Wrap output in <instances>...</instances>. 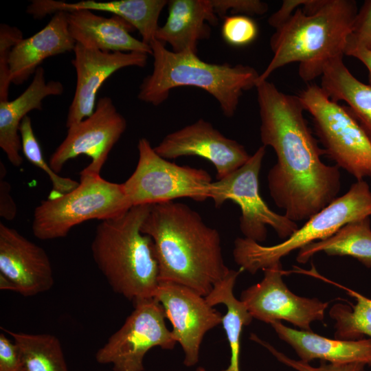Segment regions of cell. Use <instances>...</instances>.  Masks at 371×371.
<instances>
[{"instance_id": "21", "label": "cell", "mask_w": 371, "mask_h": 371, "mask_svg": "<svg viewBox=\"0 0 371 371\" xmlns=\"http://www.w3.org/2000/svg\"><path fill=\"white\" fill-rule=\"evenodd\" d=\"M167 5L166 21L155 39L168 43L175 53L196 54L199 41L210 36L209 24L218 23L211 0H170Z\"/></svg>"}, {"instance_id": "12", "label": "cell", "mask_w": 371, "mask_h": 371, "mask_svg": "<svg viewBox=\"0 0 371 371\" xmlns=\"http://www.w3.org/2000/svg\"><path fill=\"white\" fill-rule=\"evenodd\" d=\"M126 128V119L112 99L100 98L90 116L67 128L65 138L51 155L49 164L58 174L67 161L85 155L91 161L80 174L99 175Z\"/></svg>"}, {"instance_id": "15", "label": "cell", "mask_w": 371, "mask_h": 371, "mask_svg": "<svg viewBox=\"0 0 371 371\" xmlns=\"http://www.w3.org/2000/svg\"><path fill=\"white\" fill-rule=\"evenodd\" d=\"M154 149L166 159L183 156L207 159L216 168L217 180L238 169L250 157L244 146L226 137L203 119L167 135Z\"/></svg>"}, {"instance_id": "30", "label": "cell", "mask_w": 371, "mask_h": 371, "mask_svg": "<svg viewBox=\"0 0 371 371\" xmlns=\"http://www.w3.org/2000/svg\"><path fill=\"white\" fill-rule=\"evenodd\" d=\"M221 27L224 41L230 45L243 47L252 43L258 34V27L251 17L234 14L225 17Z\"/></svg>"}, {"instance_id": "16", "label": "cell", "mask_w": 371, "mask_h": 371, "mask_svg": "<svg viewBox=\"0 0 371 371\" xmlns=\"http://www.w3.org/2000/svg\"><path fill=\"white\" fill-rule=\"evenodd\" d=\"M73 52L71 64L76 72V86L67 112V128L93 113L98 91L113 73L126 67H144L148 57L142 52H103L78 43Z\"/></svg>"}, {"instance_id": "34", "label": "cell", "mask_w": 371, "mask_h": 371, "mask_svg": "<svg viewBox=\"0 0 371 371\" xmlns=\"http://www.w3.org/2000/svg\"><path fill=\"white\" fill-rule=\"evenodd\" d=\"M348 43L371 50V0L358 10Z\"/></svg>"}, {"instance_id": "22", "label": "cell", "mask_w": 371, "mask_h": 371, "mask_svg": "<svg viewBox=\"0 0 371 371\" xmlns=\"http://www.w3.org/2000/svg\"><path fill=\"white\" fill-rule=\"evenodd\" d=\"M63 91L60 81L46 82L44 69L39 67L21 95L13 100L0 102V147L13 166L19 167L23 163L19 126L23 118L32 110H42L45 98L60 95Z\"/></svg>"}, {"instance_id": "4", "label": "cell", "mask_w": 371, "mask_h": 371, "mask_svg": "<svg viewBox=\"0 0 371 371\" xmlns=\"http://www.w3.org/2000/svg\"><path fill=\"white\" fill-rule=\"evenodd\" d=\"M150 205H134L101 221L91 245L93 260L111 289L133 302L154 297L159 283L153 241L141 231Z\"/></svg>"}, {"instance_id": "25", "label": "cell", "mask_w": 371, "mask_h": 371, "mask_svg": "<svg viewBox=\"0 0 371 371\" xmlns=\"http://www.w3.org/2000/svg\"><path fill=\"white\" fill-rule=\"evenodd\" d=\"M243 271L241 268L238 271L230 269L225 278L217 282L210 293L205 297L210 306L214 307L223 304L227 308L221 324L229 343L230 358L228 367L221 371H240L239 363L243 327L250 324L254 319L244 303L238 300L233 292L236 278ZM196 371L209 370L199 367Z\"/></svg>"}, {"instance_id": "31", "label": "cell", "mask_w": 371, "mask_h": 371, "mask_svg": "<svg viewBox=\"0 0 371 371\" xmlns=\"http://www.w3.org/2000/svg\"><path fill=\"white\" fill-rule=\"evenodd\" d=\"M22 38L23 34L16 27L0 25V102L9 100L10 55L13 47Z\"/></svg>"}, {"instance_id": "39", "label": "cell", "mask_w": 371, "mask_h": 371, "mask_svg": "<svg viewBox=\"0 0 371 371\" xmlns=\"http://www.w3.org/2000/svg\"><path fill=\"white\" fill-rule=\"evenodd\" d=\"M0 289L16 292L14 284L4 276L0 274Z\"/></svg>"}, {"instance_id": "33", "label": "cell", "mask_w": 371, "mask_h": 371, "mask_svg": "<svg viewBox=\"0 0 371 371\" xmlns=\"http://www.w3.org/2000/svg\"><path fill=\"white\" fill-rule=\"evenodd\" d=\"M214 12L224 19L227 12L232 14L251 16L265 14L269 6L260 0H211Z\"/></svg>"}, {"instance_id": "24", "label": "cell", "mask_w": 371, "mask_h": 371, "mask_svg": "<svg viewBox=\"0 0 371 371\" xmlns=\"http://www.w3.org/2000/svg\"><path fill=\"white\" fill-rule=\"evenodd\" d=\"M342 58H335L325 65L320 87L333 102L344 101L348 104V109L371 140V86L357 79Z\"/></svg>"}, {"instance_id": "19", "label": "cell", "mask_w": 371, "mask_h": 371, "mask_svg": "<svg viewBox=\"0 0 371 371\" xmlns=\"http://www.w3.org/2000/svg\"><path fill=\"white\" fill-rule=\"evenodd\" d=\"M76 45L68 30L67 12H56L43 29L23 38L12 49L9 58L11 83L23 84L44 60L74 51Z\"/></svg>"}, {"instance_id": "10", "label": "cell", "mask_w": 371, "mask_h": 371, "mask_svg": "<svg viewBox=\"0 0 371 371\" xmlns=\"http://www.w3.org/2000/svg\"><path fill=\"white\" fill-rule=\"evenodd\" d=\"M265 152L266 147L261 146L238 169L212 182L210 195L216 207L228 199L238 204L241 232L258 243L266 240L267 225L284 240L299 228L295 222L271 210L260 194L259 174Z\"/></svg>"}, {"instance_id": "9", "label": "cell", "mask_w": 371, "mask_h": 371, "mask_svg": "<svg viewBox=\"0 0 371 371\" xmlns=\"http://www.w3.org/2000/svg\"><path fill=\"white\" fill-rule=\"evenodd\" d=\"M139 159L135 171L123 183L132 206L153 205L190 198L210 199L212 178L203 169L179 166L159 156L146 138L137 144Z\"/></svg>"}, {"instance_id": "32", "label": "cell", "mask_w": 371, "mask_h": 371, "mask_svg": "<svg viewBox=\"0 0 371 371\" xmlns=\"http://www.w3.org/2000/svg\"><path fill=\"white\" fill-rule=\"evenodd\" d=\"M250 339L267 348L280 362L297 371H365L366 365L361 363L337 364L322 361L319 366L313 367L309 363L289 358L255 334L251 333Z\"/></svg>"}, {"instance_id": "7", "label": "cell", "mask_w": 371, "mask_h": 371, "mask_svg": "<svg viewBox=\"0 0 371 371\" xmlns=\"http://www.w3.org/2000/svg\"><path fill=\"white\" fill-rule=\"evenodd\" d=\"M131 207L123 183L108 181L100 175L80 174L75 189L48 197L36 207L32 232L43 240L63 238L77 225L93 219L115 218Z\"/></svg>"}, {"instance_id": "20", "label": "cell", "mask_w": 371, "mask_h": 371, "mask_svg": "<svg viewBox=\"0 0 371 371\" xmlns=\"http://www.w3.org/2000/svg\"><path fill=\"white\" fill-rule=\"evenodd\" d=\"M67 14L68 30L76 43L103 52L153 54L148 44L131 34L135 28L117 16L107 18L87 10Z\"/></svg>"}, {"instance_id": "5", "label": "cell", "mask_w": 371, "mask_h": 371, "mask_svg": "<svg viewBox=\"0 0 371 371\" xmlns=\"http://www.w3.org/2000/svg\"><path fill=\"white\" fill-rule=\"evenodd\" d=\"M149 45L153 70L142 80L137 94L144 102L158 106L168 99L172 89L195 87L213 96L223 113L231 117L243 92L256 87L260 74L251 66L207 63L196 54L170 51L155 38Z\"/></svg>"}, {"instance_id": "13", "label": "cell", "mask_w": 371, "mask_h": 371, "mask_svg": "<svg viewBox=\"0 0 371 371\" xmlns=\"http://www.w3.org/2000/svg\"><path fill=\"white\" fill-rule=\"evenodd\" d=\"M263 271L262 280L240 294V300L253 318L269 324L285 320L306 331H312L313 322L324 319L329 303L292 293L282 280L281 262Z\"/></svg>"}, {"instance_id": "37", "label": "cell", "mask_w": 371, "mask_h": 371, "mask_svg": "<svg viewBox=\"0 0 371 371\" xmlns=\"http://www.w3.org/2000/svg\"><path fill=\"white\" fill-rule=\"evenodd\" d=\"M306 0H286L280 8L269 19L268 23L275 29L286 21L300 6L304 4Z\"/></svg>"}, {"instance_id": "27", "label": "cell", "mask_w": 371, "mask_h": 371, "mask_svg": "<svg viewBox=\"0 0 371 371\" xmlns=\"http://www.w3.org/2000/svg\"><path fill=\"white\" fill-rule=\"evenodd\" d=\"M3 330L18 346L27 371H68L61 344L56 336Z\"/></svg>"}, {"instance_id": "28", "label": "cell", "mask_w": 371, "mask_h": 371, "mask_svg": "<svg viewBox=\"0 0 371 371\" xmlns=\"http://www.w3.org/2000/svg\"><path fill=\"white\" fill-rule=\"evenodd\" d=\"M344 289L356 300L350 306L337 303L329 311L335 321V339H360L363 335L371 339V299L346 287Z\"/></svg>"}, {"instance_id": "29", "label": "cell", "mask_w": 371, "mask_h": 371, "mask_svg": "<svg viewBox=\"0 0 371 371\" xmlns=\"http://www.w3.org/2000/svg\"><path fill=\"white\" fill-rule=\"evenodd\" d=\"M21 150L25 157L33 165L43 170L49 177L52 190L49 197L68 193L75 189L79 183L71 178L60 176L55 172L44 159L41 147L36 139L31 118L25 116L19 126Z\"/></svg>"}, {"instance_id": "1", "label": "cell", "mask_w": 371, "mask_h": 371, "mask_svg": "<svg viewBox=\"0 0 371 371\" xmlns=\"http://www.w3.org/2000/svg\"><path fill=\"white\" fill-rule=\"evenodd\" d=\"M256 88L261 142L277 157L267 175L270 195L289 219L308 220L338 197L339 168L322 161L324 150L307 124L298 96L280 91L267 80Z\"/></svg>"}, {"instance_id": "8", "label": "cell", "mask_w": 371, "mask_h": 371, "mask_svg": "<svg viewBox=\"0 0 371 371\" xmlns=\"http://www.w3.org/2000/svg\"><path fill=\"white\" fill-rule=\"evenodd\" d=\"M298 97L312 117L324 153L357 181L371 177V140L347 106L331 100L315 84Z\"/></svg>"}, {"instance_id": "23", "label": "cell", "mask_w": 371, "mask_h": 371, "mask_svg": "<svg viewBox=\"0 0 371 371\" xmlns=\"http://www.w3.org/2000/svg\"><path fill=\"white\" fill-rule=\"evenodd\" d=\"M278 336L289 344L300 360L309 363L319 359L330 363H361L371 366V339H329L313 331L289 328L280 321L271 324Z\"/></svg>"}, {"instance_id": "17", "label": "cell", "mask_w": 371, "mask_h": 371, "mask_svg": "<svg viewBox=\"0 0 371 371\" xmlns=\"http://www.w3.org/2000/svg\"><path fill=\"white\" fill-rule=\"evenodd\" d=\"M0 274L16 292L31 297L52 289L53 269L46 251L15 229L0 223Z\"/></svg>"}, {"instance_id": "14", "label": "cell", "mask_w": 371, "mask_h": 371, "mask_svg": "<svg viewBox=\"0 0 371 371\" xmlns=\"http://www.w3.org/2000/svg\"><path fill=\"white\" fill-rule=\"evenodd\" d=\"M154 297L161 304L172 325V335L184 353L183 364L196 365L205 335L221 324L222 314L205 297L172 282H159Z\"/></svg>"}, {"instance_id": "3", "label": "cell", "mask_w": 371, "mask_h": 371, "mask_svg": "<svg viewBox=\"0 0 371 371\" xmlns=\"http://www.w3.org/2000/svg\"><path fill=\"white\" fill-rule=\"evenodd\" d=\"M357 12L352 0H306L276 28L270 39L273 55L257 85L295 62L304 81L322 76L330 60L344 56Z\"/></svg>"}, {"instance_id": "36", "label": "cell", "mask_w": 371, "mask_h": 371, "mask_svg": "<svg viewBox=\"0 0 371 371\" xmlns=\"http://www.w3.org/2000/svg\"><path fill=\"white\" fill-rule=\"evenodd\" d=\"M6 174L5 165L0 163V216L8 221L13 220L17 213L16 203L12 199L10 183L4 179Z\"/></svg>"}, {"instance_id": "2", "label": "cell", "mask_w": 371, "mask_h": 371, "mask_svg": "<svg viewBox=\"0 0 371 371\" xmlns=\"http://www.w3.org/2000/svg\"><path fill=\"white\" fill-rule=\"evenodd\" d=\"M153 241L159 282L188 286L205 297L230 270L218 232L186 204H153L142 227Z\"/></svg>"}, {"instance_id": "26", "label": "cell", "mask_w": 371, "mask_h": 371, "mask_svg": "<svg viewBox=\"0 0 371 371\" xmlns=\"http://www.w3.org/2000/svg\"><path fill=\"white\" fill-rule=\"evenodd\" d=\"M323 251L328 256H351L371 267V225L370 217L355 220L342 226L331 236L312 243L299 251L296 260L306 263Z\"/></svg>"}, {"instance_id": "6", "label": "cell", "mask_w": 371, "mask_h": 371, "mask_svg": "<svg viewBox=\"0 0 371 371\" xmlns=\"http://www.w3.org/2000/svg\"><path fill=\"white\" fill-rule=\"evenodd\" d=\"M371 216V190L364 180L357 181L348 192L310 217L284 241L265 246L246 238L234 241L233 256L243 271L255 274L276 263L293 251L324 240L346 223Z\"/></svg>"}, {"instance_id": "38", "label": "cell", "mask_w": 371, "mask_h": 371, "mask_svg": "<svg viewBox=\"0 0 371 371\" xmlns=\"http://www.w3.org/2000/svg\"><path fill=\"white\" fill-rule=\"evenodd\" d=\"M344 54L359 60L366 67L369 74V83L371 86V50L348 43Z\"/></svg>"}, {"instance_id": "35", "label": "cell", "mask_w": 371, "mask_h": 371, "mask_svg": "<svg viewBox=\"0 0 371 371\" xmlns=\"http://www.w3.org/2000/svg\"><path fill=\"white\" fill-rule=\"evenodd\" d=\"M0 371H27L18 346L5 333L0 334Z\"/></svg>"}, {"instance_id": "11", "label": "cell", "mask_w": 371, "mask_h": 371, "mask_svg": "<svg viewBox=\"0 0 371 371\" xmlns=\"http://www.w3.org/2000/svg\"><path fill=\"white\" fill-rule=\"evenodd\" d=\"M133 303L134 310L123 325L95 353L96 361L111 365L113 371H144V359L151 348L172 350L177 344L155 297Z\"/></svg>"}, {"instance_id": "18", "label": "cell", "mask_w": 371, "mask_h": 371, "mask_svg": "<svg viewBox=\"0 0 371 371\" xmlns=\"http://www.w3.org/2000/svg\"><path fill=\"white\" fill-rule=\"evenodd\" d=\"M166 0H117L100 2L85 0L67 3L55 0H34L27 8V12L36 19H42L47 14L58 12H71L87 10L106 12L117 16L138 30L142 41L146 43L155 38L159 27L158 21L164 8L168 4Z\"/></svg>"}]
</instances>
